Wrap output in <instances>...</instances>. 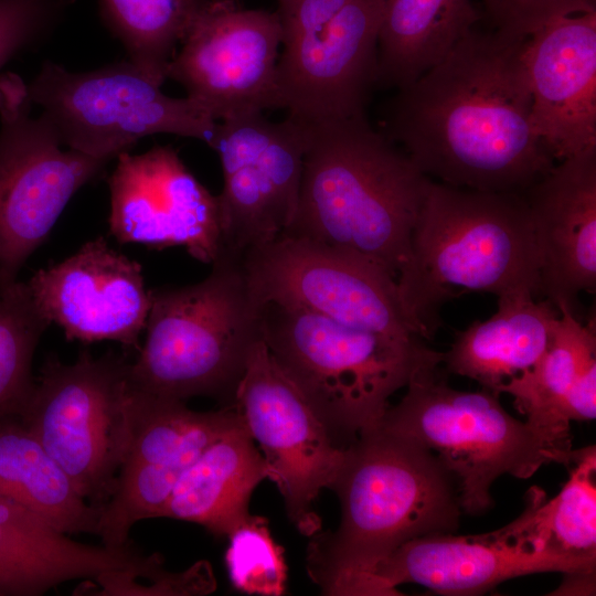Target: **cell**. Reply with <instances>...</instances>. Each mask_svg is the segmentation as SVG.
Segmentation results:
<instances>
[{
  "mask_svg": "<svg viewBox=\"0 0 596 596\" xmlns=\"http://www.w3.org/2000/svg\"><path fill=\"white\" fill-rule=\"evenodd\" d=\"M227 538L225 563L233 586L246 594L283 595L287 565L267 520L249 514Z\"/></svg>",
  "mask_w": 596,
  "mask_h": 596,
  "instance_id": "31",
  "label": "cell"
},
{
  "mask_svg": "<svg viewBox=\"0 0 596 596\" xmlns=\"http://www.w3.org/2000/svg\"><path fill=\"white\" fill-rule=\"evenodd\" d=\"M526 40L471 29L397 89L381 132L437 182L524 192L556 162L532 124Z\"/></svg>",
  "mask_w": 596,
  "mask_h": 596,
  "instance_id": "1",
  "label": "cell"
},
{
  "mask_svg": "<svg viewBox=\"0 0 596 596\" xmlns=\"http://www.w3.org/2000/svg\"><path fill=\"white\" fill-rule=\"evenodd\" d=\"M306 124L270 121L248 113L217 121L210 146L223 189L216 195L223 247L236 254L281 235L296 213L306 149Z\"/></svg>",
  "mask_w": 596,
  "mask_h": 596,
  "instance_id": "15",
  "label": "cell"
},
{
  "mask_svg": "<svg viewBox=\"0 0 596 596\" xmlns=\"http://www.w3.org/2000/svg\"><path fill=\"white\" fill-rule=\"evenodd\" d=\"M0 497L63 533H96L99 508L79 494L17 416L0 418Z\"/></svg>",
  "mask_w": 596,
  "mask_h": 596,
  "instance_id": "27",
  "label": "cell"
},
{
  "mask_svg": "<svg viewBox=\"0 0 596 596\" xmlns=\"http://www.w3.org/2000/svg\"><path fill=\"white\" fill-rule=\"evenodd\" d=\"M97 550L0 497V596H38L96 570Z\"/></svg>",
  "mask_w": 596,
  "mask_h": 596,
  "instance_id": "26",
  "label": "cell"
},
{
  "mask_svg": "<svg viewBox=\"0 0 596 596\" xmlns=\"http://www.w3.org/2000/svg\"><path fill=\"white\" fill-rule=\"evenodd\" d=\"M595 564L521 551L497 530L478 535L434 534L414 539L393 552L366 577L358 596L398 595L397 586L405 583L443 595H480L513 577L595 572Z\"/></svg>",
  "mask_w": 596,
  "mask_h": 596,
  "instance_id": "20",
  "label": "cell"
},
{
  "mask_svg": "<svg viewBox=\"0 0 596 596\" xmlns=\"http://www.w3.org/2000/svg\"><path fill=\"white\" fill-rule=\"evenodd\" d=\"M406 387L376 426L432 451L450 475L465 513L480 514L493 504L490 488L500 476L528 479L550 462L568 466L578 454L570 430L520 422L502 407L499 393L455 390L438 366L415 374Z\"/></svg>",
  "mask_w": 596,
  "mask_h": 596,
  "instance_id": "6",
  "label": "cell"
},
{
  "mask_svg": "<svg viewBox=\"0 0 596 596\" xmlns=\"http://www.w3.org/2000/svg\"><path fill=\"white\" fill-rule=\"evenodd\" d=\"M481 19L471 0H384L377 86H408L440 62Z\"/></svg>",
  "mask_w": 596,
  "mask_h": 596,
  "instance_id": "25",
  "label": "cell"
},
{
  "mask_svg": "<svg viewBox=\"0 0 596 596\" xmlns=\"http://www.w3.org/2000/svg\"><path fill=\"white\" fill-rule=\"evenodd\" d=\"M35 305L67 340H113L140 349L150 310L141 266L99 236L75 254L39 269L26 283Z\"/></svg>",
  "mask_w": 596,
  "mask_h": 596,
  "instance_id": "18",
  "label": "cell"
},
{
  "mask_svg": "<svg viewBox=\"0 0 596 596\" xmlns=\"http://www.w3.org/2000/svg\"><path fill=\"white\" fill-rule=\"evenodd\" d=\"M235 407L266 461L268 479L284 498L290 522L310 538L321 529L313 509L331 488L345 454L327 424L269 353L253 349L234 393Z\"/></svg>",
  "mask_w": 596,
  "mask_h": 596,
  "instance_id": "12",
  "label": "cell"
},
{
  "mask_svg": "<svg viewBox=\"0 0 596 596\" xmlns=\"http://www.w3.org/2000/svg\"><path fill=\"white\" fill-rule=\"evenodd\" d=\"M384 0H350L283 30L275 108L306 124L365 115Z\"/></svg>",
  "mask_w": 596,
  "mask_h": 596,
  "instance_id": "13",
  "label": "cell"
},
{
  "mask_svg": "<svg viewBox=\"0 0 596 596\" xmlns=\"http://www.w3.org/2000/svg\"><path fill=\"white\" fill-rule=\"evenodd\" d=\"M201 281L150 290L143 345L129 362L130 385L185 402L194 396L232 404L249 355L263 340V306L253 295L242 254L222 246Z\"/></svg>",
  "mask_w": 596,
  "mask_h": 596,
  "instance_id": "5",
  "label": "cell"
},
{
  "mask_svg": "<svg viewBox=\"0 0 596 596\" xmlns=\"http://www.w3.org/2000/svg\"><path fill=\"white\" fill-rule=\"evenodd\" d=\"M129 60L72 72L45 61L26 84L33 105L68 149L110 161L142 138L170 134L211 146L217 121L190 98L171 97Z\"/></svg>",
  "mask_w": 596,
  "mask_h": 596,
  "instance_id": "8",
  "label": "cell"
},
{
  "mask_svg": "<svg viewBox=\"0 0 596 596\" xmlns=\"http://www.w3.org/2000/svg\"><path fill=\"white\" fill-rule=\"evenodd\" d=\"M541 258V294L575 311L596 289V148L555 163L522 192Z\"/></svg>",
  "mask_w": 596,
  "mask_h": 596,
  "instance_id": "21",
  "label": "cell"
},
{
  "mask_svg": "<svg viewBox=\"0 0 596 596\" xmlns=\"http://www.w3.org/2000/svg\"><path fill=\"white\" fill-rule=\"evenodd\" d=\"M262 332L276 363L334 439L352 441L375 427L396 391L444 361L425 341H396L270 302L263 306Z\"/></svg>",
  "mask_w": 596,
  "mask_h": 596,
  "instance_id": "7",
  "label": "cell"
},
{
  "mask_svg": "<svg viewBox=\"0 0 596 596\" xmlns=\"http://www.w3.org/2000/svg\"><path fill=\"white\" fill-rule=\"evenodd\" d=\"M283 42L277 11L244 9L237 0H206L167 72L187 97L221 121L275 109Z\"/></svg>",
  "mask_w": 596,
  "mask_h": 596,
  "instance_id": "14",
  "label": "cell"
},
{
  "mask_svg": "<svg viewBox=\"0 0 596 596\" xmlns=\"http://www.w3.org/2000/svg\"><path fill=\"white\" fill-rule=\"evenodd\" d=\"M105 24L128 58L160 83L188 29L206 0H98Z\"/></svg>",
  "mask_w": 596,
  "mask_h": 596,
  "instance_id": "29",
  "label": "cell"
},
{
  "mask_svg": "<svg viewBox=\"0 0 596 596\" xmlns=\"http://www.w3.org/2000/svg\"><path fill=\"white\" fill-rule=\"evenodd\" d=\"M482 7L492 30L528 39L555 19L596 11V0H482Z\"/></svg>",
  "mask_w": 596,
  "mask_h": 596,
  "instance_id": "33",
  "label": "cell"
},
{
  "mask_svg": "<svg viewBox=\"0 0 596 596\" xmlns=\"http://www.w3.org/2000/svg\"><path fill=\"white\" fill-rule=\"evenodd\" d=\"M552 339L536 363L502 384L526 421L550 429L570 430L572 421L596 417V326L583 323L566 304Z\"/></svg>",
  "mask_w": 596,
  "mask_h": 596,
  "instance_id": "22",
  "label": "cell"
},
{
  "mask_svg": "<svg viewBox=\"0 0 596 596\" xmlns=\"http://www.w3.org/2000/svg\"><path fill=\"white\" fill-rule=\"evenodd\" d=\"M240 421L233 405L196 412L183 401L155 396L130 385L127 445L113 492L99 508L95 534L102 544L124 546L130 542L134 524L160 518L183 472Z\"/></svg>",
  "mask_w": 596,
  "mask_h": 596,
  "instance_id": "16",
  "label": "cell"
},
{
  "mask_svg": "<svg viewBox=\"0 0 596 596\" xmlns=\"http://www.w3.org/2000/svg\"><path fill=\"white\" fill-rule=\"evenodd\" d=\"M50 324L26 283L0 284V418L24 409L35 384L33 355Z\"/></svg>",
  "mask_w": 596,
  "mask_h": 596,
  "instance_id": "30",
  "label": "cell"
},
{
  "mask_svg": "<svg viewBox=\"0 0 596 596\" xmlns=\"http://www.w3.org/2000/svg\"><path fill=\"white\" fill-rule=\"evenodd\" d=\"M71 0H0V68L43 40Z\"/></svg>",
  "mask_w": 596,
  "mask_h": 596,
  "instance_id": "32",
  "label": "cell"
},
{
  "mask_svg": "<svg viewBox=\"0 0 596 596\" xmlns=\"http://www.w3.org/2000/svg\"><path fill=\"white\" fill-rule=\"evenodd\" d=\"M331 489L340 501L339 526L315 533L307 549L308 575L324 595L358 596L403 544L459 525L456 486L436 456L377 426L345 446Z\"/></svg>",
  "mask_w": 596,
  "mask_h": 596,
  "instance_id": "2",
  "label": "cell"
},
{
  "mask_svg": "<svg viewBox=\"0 0 596 596\" xmlns=\"http://www.w3.org/2000/svg\"><path fill=\"white\" fill-rule=\"evenodd\" d=\"M533 297L526 291L499 296L490 318L457 333L444 353L446 369L499 393L502 384L532 368L546 350L561 315L550 299Z\"/></svg>",
  "mask_w": 596,
  "mask_h": 596,
  "instance_id": "23",
  "label": "cell"
},
{
  "mask_svg": "<svg viewBox=\"0 0 596 596\" xmlns=\"http://www.w3.org/2000/svg\"><path fill=\"white\" fill-rule=\"evenodd\" d=\"M254 297L396 341H425L396 279L351 252L281 234L242 254Z\"/></svg>",
  "mask_w": 596,
  "mask_h": 596,
  "instance_id": "11",
  "label": "cell"
},
{
  "mask_svg": "<svg viewBox=\"0 0 596 596\" xmlns=\"http://www.w3.org/2000/svg\"><path fill=\"white\" fill-rule=\"evenodd\" d=\"M306 132L298 204L283 234L351 252L396 279L433 180L365 115L306 124Z\"/></svg>",
  "mask_w": 596,
  "mask_h": 596,
  "instance_id": "3",
  "label": "cell"
},
{
  "mask_svg": "<svg viewBox=\"0 0 596 596\" xmlns=\"http://www.w3.org/2000/svg\"><path fill=\"white\" fill-rule=\"evenodd\" d=\"M32 105L18 75L0 78V284L18 280L72 196L109 162L63 149Z\"/></svg>",
  "mask_w": 596,
  "mask_h": 596,
  "instance_id": "10",
  "label": "cell"
},
{
  "mask_svg": "<svg viewBox=\"0 0 596 596\" xmlns=\"http://www.w3.org/2000/svg\"><path fill=\"white\" fill-rule=\"evenodd\" d=\"M566 578L556 594H584L589 595L595 590V572H578L565 574Z\"/></svg>",
  "mask_w": 596,
  "mask_h": 596,
  "instance_id": "34",
  "label": "cell"
},
{
  "mask_svg": "<svg viewBox=\"0 0 596 596\" xmlns=\"http://www.w3.org/2000/svg\"><path fill=\"white\" fill-rule=\"evenodd\" d=\"M533 127L555 159L596 148V11L555 19L526 40Z\"/></svg>",
  "mask_w": 596,
  "mask_h": 596,
  "instance_id": "19",
  "label": "cell"
},
{
  "mask_svg": "<svg viewBox=\"0 0 596 596\" xmlns=\"http://www.w3.org/2000/svg\"><path fill=\"white\" fill-rule=\"evenodd\" d=\"M574 468L561 491L547 500L531 488L526 507L514 521L500 529L515 547L567 558L596 561V451L578 449Z\"/></svg>",
  "mask_w": 596,
  "mask_h": 596,
  "instance_id": "28",
  "label": "cell"
},
{
  "mask_svg": "<svg viewBox=\"0 0 596 596\" xmlns=\"http://www.w3.org/2000/svg\"><path fill=\"white\" fill-rule=\"evenodd\" d=\"M109 179V232L121 244L182 246L212 264L223 242L216 195L170 146L120 153Z\"/></svg>",
  "mask_w": 596,
  "mask_h": 596,
  "instance_id": "17",
  "label": "cell"
},
{
  "mask_svg": "<svg viewBox=\"0 0 596 596\" xmlns=\"http://www.w3.org/2000/svg\"><path fill=\"white\" fill-rule=\"evenodd\" d=\"M396 283L409 319L426 340L451 298L541 294V258L523 194L432 181Z\"/></svg>",
  "mask_w": 596,
  "mask_h": 596,
  "instance_id": "4",
  "label": "cell"
},
{
  "mask_svg": "<svg viewBox=\"0 0 596 596\" xmlns=\"http://www.w3.org/2000/svg\"><path fill=\"white\" fill-rule=\"evenodd\" d=\"M129 361L82 351L74 363L47 359L19 415L68 476L100 508L109 499L130 425Z\"/></svg>",
  "mask_w": 596,
  "mask_h": 596,
  "instance_id": "9",
  "label": "cell"
},
{
  "mask_svg": "<svg viewBox=\"0 0 596 596\" xmlns=\"http://www.w3.org/2000/svg\"><path fill=\"white\" fill-rule=\"evenodd\" d=\"M266 478V461L241 417L183 472L160 518L196 523L215 536H227L249 517V498Z\"/></svg>",
  "mask_w": 596,
  "mask_h": 596,
  "instance_id": "24",
  "label": "cell"
}]
</instances>
